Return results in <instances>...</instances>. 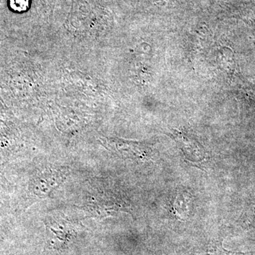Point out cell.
Masks as SVG:
<instances>
[{
	"mask_svg": "<svg viewBox=\"0 0 255 255\" xmlns=\"http://www.w3.org/2000/svg\"><path fill=\"white\" fill-rule=\"evenodd\" d=\"M231 254L244 255L243 253H235V252L228 251L223 248L222 242L215 243L212 246H210L204 255H230Z\"/></svg>",
	"mask_w": 255,
	"mask_h": 255,
	"instance_id": "obj_1",
	"label": "cell"
},
{
	"mask_svg": "<svg viewBox=\"0 0 255 255\" xmlns=\"http://www.w3.org/2000/svg\"><path fill=\"white\" fill-rule=\"evenodd\" d=\"M10 5L16 11H23L27 8L28 0H10Z\"/></svg>",
	"mask_w": 255,
	"mask_h": 255,
	"instance_id": "obj_2",
	"label": "cell"
},
{
	"mask_svg": "<svg viewBox=\"0 0 255 255\" xmlns=\"http://www.w3.org/2000/svg\"><path fill=\"white\" fill-rule=\"evenodd\" d=\"M253 217H254V221H255V211H254V214H253Z\"/></svg>",
	"mask_w": 255,
	"mask_h": 255,
	"instance_id": "obj_3",
	"label": "cell"
}]
</instances>
